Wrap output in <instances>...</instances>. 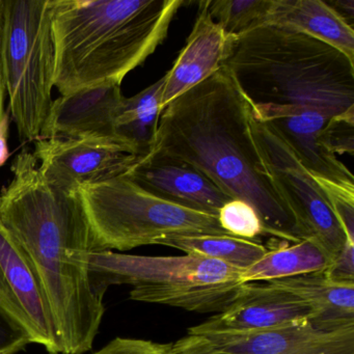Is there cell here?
Masks as SVG:
<instances>
[{
  "instance_id": "1",
  "label": "cell",
  "mask_w": 354,
  "mask_h": 354,
  "mask_svg": "<svg viewBox=\"0 0 354 354\" xmlns=\"http://www.w3.org/2000/svg\"><path fill=\"white\" fill-rule=\"evenodd\" d=\"M0 192V223L24 250L48 302L61 354L90 351L104 315L88 267L73 254L98 252L80 190L50 185L24 149Z\"/></svg>"
},
{
  "instance_id": "13",
  "label": "cell",
  "mask_w": 354,
  "mask_h": 354,
  "mask_svg": "<svg viewBox=\"0 0 354 354\" xmlns=\"http://www.w3.org/2000/svg\"><path fill=\"white\" fill-rule=\"evenodd\" d=\"M124 176L167 202L215 216L232 200L192 165L161 155L138 156Z\"/></svg>"
},
{
  "instance_id": "28",
  "label": "cell",
  "mask_w": 354,
  "mask_h": 354,
  "mask_svg": "<svg viewBox=\"0 0 354 354\" xmlns=\"http://www.w3.org/2000/svg\"><path fill=\"white\" fill-rule=\"evenodd\" d=\"M324 273L333 281L354 283L353 242H346L341 252L333 259Z\"/></svg>"
},
{
  "instance_id": "27",
  "label": "cell",
  "mask_w": 354,
  "mask_h": 354,
  "mask_svg": "<svg viewBox=\"0 0 354 354\" xmlns=\"http://www.w3.org/2000/svg\"><path fill=\"white\" fill-rule=\"evenodd\" d=\"M26 333L0 310V354H16L30 344Z\"/></svg>"
},
{
  "instance_id": "4",
  "label": "cell",
  "mask_w": 354,
  "mask_h": 354,
  "mask_svg": "<svg viewBox=\"0 0 354 354\" xmlns=\"http://www.w3.org/2000/svg\"><path fill=\"white\" fill-rule=\"evenodd\" d=\"M185 0H53V86L119 84L165 42Z\"/></svg>"
},
{
  "instance_id": "8",
  "label": "cell",
  "mask_w": 354,
  "mask_h": 354,
  "mask_svg": "<svg viewBox=\"0 0 354 354\" xmlns=\"http://www.w3.org/2000/svg\"><path fill=\"white\" fill-rule=\"evenodd\" d=\"M250 128L271 181L302 237L318 244L333 262L348 240L326 196L283 138L252 113Z\"/></svg>"
},
{
  "instance_id": "30",
  "label": "cell",
  "mask_w": 354,
  "mask_h": 354,
  "mask_svg": "<svg viewBox=\"0 0 354 354\" xmlns=\"http://www.w3.org/2000/svg\"><path fill=\"white\" fill-rule=\"evenodd\" d=\"M3 0H0V124L6 115L5 98L7 88H6L5 76H3V55H1V45H3Z\"/></svg>"
},
{
  "instance_id": "17",
  "label": "cell",
  "mask_w": 354,
  "mask_h": 354,
  "mask_svg": "<svg viewBox=\"0 0 354 354\" xmlns=\"http://www.w3.org/2000/svg\"><path fill=\"white\" fill-rule=\"evenodd\" d=\"M266 24L287 26L322 41L354 63V30L325 0H272Z\"/></svg>"
},
{
  "instance_id": "5",
  "label": "cell",
  "mask_w": 354,
  "mask_h": 354,
  "mask_svg": "<svg viewBox=\"0 0 354 354\" xmlns=\"http://www.w3.org/2000/svg\"><path fill=\"white\" fill-rule=\"evenodd\" d=\"M91 283L104 296L113 285H130V298L188 312L218 313L236 299L242 283L240 269L196 254L150 257L115 254H86Z\"/></svg>"
},
{
  "instance_id": "20",
  "label": "cell",
  "mask_w": 354,
  "mask_h": 354,
  "mask_svg": "<svg viewBox=\"0 0 354 354\" xmlns=\"http://www.w3.org/2000/svg\"><path fill=\"white\" fill-rule=\"evenodd\" d=\"M165 76L131 98H124L115 122V136L138 156L152 148L161 115Z\"/></svg>"
},
{
  "instance_id": "15",
  "label": "cell",
  "mask_w": 354,
  "mask_h": 354,
  "mask_svg": "<svg viewBox=\"0 0 354 354\" xmlns=\"http://www.w3.org/2000/svg\"><path fill=\"white\" fill-rule=\"evenodd\" d=\"M229 36L211 18L208 0L198 3V17L187 42L165 75L161 111L174 99L216 73L223 65Z\"/></svg>"
},
{
  "instance_id": "3",
  "label": "cell",
  "mask_w": 354,
  "mask_h": 354,
  "mask_svg": "<svg viewBox=\"0 0 354 354\" xmlns=\"http://www.w3.org/2000/svg\"><path fill=\"white\" fill-rule=\"evenodd\" d=\"M221 68L260 121L301 111L327 119L354 113L353 62L293 28L265 24L229 37Z\"/></svg>"
},
{
  "instance_id": "14",
  "label": "cell",
  "mask_w": 354,
  "mask_h": 354,
  "mask_svg": "<svg viewBox=\"0 0 354 354\" xmlns=\"http://www.w3.org/2000/svg\"><path fill=\"white\" fill-rule=\"evenodd\" d=\"M124 98L119 84L93 86L61 96L53 101L40 138H91L121 142L115 136V122Z\"/></svg>"
},
{
  "instance_id": "22",
  "label": "cell",
  "mask_w": 354,
  "mask_h": 354,
  "mask_svg": "<svg viewBox=\"0 0 354 354\" xmlns=\"http://www.w3.org/2000/svg\"><path fill=\"white\" fill-rule=\"evenodd\" d=\"M272 0H208L215 24L229 37H237L267 22Z\"/></svg>"
},
{
  "instance_id": "25",
  "label": "cell",
  "mask_w": 354,
  "mask_h": 354,
  "mask_svg": "<svg viewBox=\"0 0 354 354\" xmlns=\"http://www.w3.org/2000/svg\"><path fill=\"white\" fill-rule=\"evenodd\" d=\"M323 140L335 155L354 154V113L333 117L323 129Z\"/></svg>"
},
{
  "instance_id": "6",
  "label": "cell",
  "mask_w": 354,
  "mask_h": 354,
  "mask_svg": "<svg viewBox=\"0 0 354 354\" xmlns=\"http://www.w3.org/2000/svg\"><path fill=\"white\" fill-rule=\"evenodd\" d=\"M80 194L98 252H126L169 238L231 236L215 215L167 202L124 175L82 186Z\"/></svg>"
},
{
  "instance_id": "16",
  "label": "cell",
  "mask_w": 354,
  "mask_h": 354,
  "mask_svg": "<svg viewBox=\"0 0 354 354\" xmlns=\"http://www.w3.org/2000/svg\"><path fill=\"white\" fill-rule=\"evenodd\" d=\"M329 119L317 111H301L265 121L289 146L302 167L313 176L339 185L354 186V177L323 140Z\"/></svg>"
},
{
  "instance_id": "2",
  "label": "cell",
  "mask_w": 354,
  "mask_h": 354,
  "mask_svg": "<svg viewBox=\"0 0 354 354\" xmlns=\"http://www.w3.org/2000/svg\"><path fill=\"white\" fill-rule=\"evenodd\" d=\"M252 113L248 99L221 68L162 109L148 153L188 163L232 200L248 203L265 234L288 242L304 240L254 144Z\"/></svg>"
},
{
  "instance_id": "21",
  "label": "cell",
  "mask_w": 354,
  "mask_h": 354,
  "mask_svg": "<svg viewBox=\"0 0 354 354\" xmlns=\"http://www.w3.org/2000/svg\"><path fill=\"white\" fill-rule=\"evenodd\" d=\"M157 245L169 246L186 254H196L221 261L234 268L244 270L264 256L267 248L252 240L234 236H194L169 238Z\"/></svg>"
},
{
  "instance_id": "24",
  "label": "cell",
  "mask_w": 354,
  "mask_h": 354,
  "mask_svg": "<svg viewBox=\"0 0 354 354\" xmlns=\"http://www.w3.org/2000/svg\"><path fill=\"white\" fill-rule=\"evenodd\" d=\"M313 178L326 196L348 241L354 243V186L339 185L323 178Z\"/></svg>"
},
{
  "instance_id": "9",
  "label": "cell",
  "mask_w": 354,
  "mask_h": 354,
  "mask_svg": "<svg viewBox=\"0 0 354 354\" xmlns=\"http://www.w3.org/2000/svg\"><path fill=\"white\" fill-rule=\"evenodd\" d=\"M169 354H354V320L312 319L260 331L187 333Z\"/></svg>"
},
{
  "instance_id": "26",
  "label": "cell",
  "mask_w": 354,
  "mask_h": 354,
  "mask_svg": "<svg viewBox=\"0 0 354 354\" xmlns=\"http://www.w3.org/2000/svg\"><path fill=\"white\" fill-rule=\"evenodd\" d=\"M171 343L162 344L148 339L115 337L94 354H169Z\"/></svg>"
},
{
  "instance_id": "29",
  "label": "cell",
  "mask_w": 354,
  "mask_h": 354,
  "mask_svg": "<svg viewBox=\"0 0 354 354\" xmlns=\"http://www.w3.org/2000/svg\"><path fill=\"white\" fill-rule=\"evenodd\" d=\"M350 28H353L354 0H328L325 1Z\"/></svg>"
},
{
  "instance_id": "11",
  "label": "cell",
  "mask_w": 354,
  "mask_h": 354,
  "mask_svg": "<svg viewBox=\"0 0 354 354\" xmlns=\"http://www.w3.org/2000/svg\"><path fill=\"white\" fill-rule=\"evenodd\" d=\"M0 310L50 354H61L53 315L26 254L0 223Z\"/></svg>"
},
{
  "instance_id": "10",
  "label": "cell",
  "mask_w": 354,
  "mask_h": 354,
  "mask_svg": "<svg viewBox=\"0 0 354 354\" xmlns=\"http://www.w3.org/2000/svg\"><path fill=\"white\" fill-rule=\"evenodd\" d=\"M32 154L43 178L69 192L124 175L138 157L121 142L66 138H39Z\"/></svg>"
},
{
  "instance_id": "12",
  "label": "cell",
  "mask_w": 354,
  "mask_h": 354,
  "mask_svg": "<svg viewBox=\"0 0 354 354\" xmlns=\"http://www.w3.org/2000/svg\"><path fill=\"white\" fill-rule=\"evenodd\" d=\"M315 318L314 308L300 298L266 283H250L242 286L231 306L187 333L269 330Z\"/></svg>"
},
{
  "instance_id": "7",
  "label": "cell",
  "mask_w": 354,
  "mask_h": 354,
  "mask_svg": "<svg viewBox=\"0 0 354 354\" xmlns=\"http://www.w3.org/2000/svg\"><path fill=\"white\" fill-rule=\"evenodd\" d=\"M53 0H3V76L22 142H36L50 111Z\"/></svg>"
},
{
  "instance_id": "23",
  "label": "cell",
  "mask_w": 354,
  "mask_h": 354,
  "mask_svg": "<svg viewBox=\"0 0 354 354\" xmlns=\"http://www.w3.org/2000/svg\"><path fill=\"white\" fill-rule=\"evenodd\" d=\"M219 225L229 235L252 240L265 234L262 221L258 213L248 203L231 200L219 210Z\"/></svg>"
},
{
  "instance_id": "19",
  "label": "cell",
  "mask_w": 354,
  "mask_h": 354,
  "mask_svg": "<svg viewBox=\"0 0 354 354\" xmlns=\"http://www.w3.org/2000/svg\"><path fill=\"white\" fill-rule=\"evenodd\" d=\"M330 264L326 252L313 240H300L292 244L287 241L267 250L262 258L242 270L240 279L242 283H263L325 271Z\"/></svg>"
},
{
  "instance_id": "31",
  "label": "cell",
  "mask_w": 354,
  "mask_h": 354,
  "mask_svg": "<svg viewBox=\"0 0 354 354\" xmlns=\"http://www.w3.org/2000/svg\"><path fill=\"white\" fill-rule=\"evenodd\" d=\"M10 117L6 113L1 124H0V167H3L10 157L8 138H9Z\"/></svg>"
},
{
  "instance_id": "18",
  "label": "cell",
  "mask_w": 354,
  "mask_h": 354,
  "mask_svg": "<svg viewBox=\"0 0 354 354\" xmlns=\"http://www.w3.org/2000/svg\"><path fill=\"white\" fill-rule=\"evenodd\" d=\"M310 304L317 319L354 320V283L329 279L324 271L263 281Z\"/></svg>"
}]
</instances>
